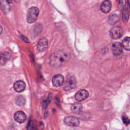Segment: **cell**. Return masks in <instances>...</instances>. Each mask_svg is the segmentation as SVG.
Returning a JSON list of instances; mask_svg holds the SVG:
<instances>
[{"label":"cell","mask_w":130,"mask_h":130,"mask_svg":"<svg viewBox=\"0 0 130 130\" xmlns=\"http://www.w3.org/2000/svg\"><path fill=\"white\" fill-rule=\"evenodd\" d=\"M14 119L18 123H23L26 120V116L25 114L22 111L16 112L14 116Z\"/></svg>","instance_id":"10"},{"label":"cell","mask_w":130,"mask_h":130,"mask_svg":"<svg viewBox=\"0 0 130 130\" xmlns=\"http://www.w3.org/2000/svg\"><path fill=\"white\" fill-rule=\"evenodd\" d=\"M7 1V2L8 3H12V0H6Z\"/></svg>","instance_id":"22"},{"label":"cell","mask_w":130,"mask_h":130,"mask_svg":"<svg viewBox=\"0 0 130 130\" xmlns=\"http://www.w3.org/2000/svg\"><path fill=\"white\" fill-rule=\"evenodd\" d=\"M64 79L63 76L61 74H57L53 76L52 79L53 85L55 87H59L64 83Z\"/></svg>","instance_id":"6"},{"label":"cell","mask_w":130,"mask_h":130,"mask_svg":"<svg viewBox=\"0 0 130 130\" xmlns=\"http://www.w3.org/2000/svg\"><path fill=\"white\" fill-rule=\"evenodd\" d=\"M64 123L69 126L76 127L79 125V120L74 116H67L64 119Z\"/></svg>","instance_id":"5"},{"label":"cell","mask_w":130,"mask_h":130,"mask_svg":"<svg viewBox=\"0 0 130 130\" xmlns=\"http://www.w3.org/2000/svg\"><path fill=\"white\" fill-rule=\"evenodd\" d=\"M2 31H3V28H2V26H1V25H0V34H2Z\"/></svg>","instance_id":"21"},{"label":"cell","mask_w":130,"mask_h":130,"mask_svg":"<svg viewBox=\"0 0 130 130\" xmlns=\"http://www.w3.org/2000/svg\"><path fill=\"white\" fill-rule=\"evenodd\" d=\"M39 11L38 8L36 7H32L30 8L27 14V21L29 23H32L35 22L37 19Z\"/></svg>","instance_id":"3"},{"label":"cell","mask_w":130,"mask_h":130,"mask_svg":"<svg viewBox=\"0 0 130 130\" xmlns=\"http://www.w3.org/2000/svg\"><path fill=\"white\" fill-rule=\"evenodd\" d=\"M72 112L75 114H79L82 110V104L79 102L73 104L71 106Z\"/></svg>","instance_id":"13"},{"label":"cell","mask_w":130,"mask_h":130,"mask_svg":"<svg viewBox=\"0 0 130 130\" xmlns=\"http://www.w3.org/2000/svg\"><path fill=\"white\" fill-rule=\"evenodd\" d=\"M125 0H119V7L123 9L124 8H125Z\"/></svg>","instance_id":"19"},{"label":"cell","mask_w":130,"mask_h":130,"mask_svg":"<svg viewBox=\"0 0 130 130\" xmlns=\"http://www.w3.org/2000/svg\"><path fill=\"white\" fill-rule=\"evenodd\" d=\"M8 59V57L6 54L0 53V65H4Z\"/></svg>","instance_id":"18"},{"label":"cell","mask_w":130,"mask_h":130,"mask_svg":"<svg viewBox=\"0 0 130 130\" xmlns=\"http://www.w3.org/2000/svg\"><path fill=\"white\" fill-rule=\"evenodd\" d=\"M112 51L115 55H120L122 51V45L119 42L114 43L112 45Z\"/></svg>","instance_id":"11"},{"label":"cell","mask_w":130,"mask_h":130,"mask_svg":"<svg viewBox=\"0 0 130 130\" xmlns=\"http://www.w3.org/2000/svg\"><path fill=\"white\" fill-rule=\"evenodd\" d=\"M25 88V84L22 81H17L14 84V89L17 92H21L23 91Z\"/></svg>","instance_id":"12"},{"label":"cell","mask_w":130,"mask_h":130,"mask_svg":"<svg viewBox=\"0 0 130 130\" xmlns=\"http://www.w3.org/2000/svg\"><path fill=\"white\" fill-rule=\"evenodd\" d=\"M88 92L85 89H81L75 94V99L78 102H81L86 99L88 96Z\"/></svg>","instance_id":"8"},{"label":"cell","mask_w":130,"mask_h":130,"mask_svg":"<svg viewBox=\"0 0 130 130\" xmlns=\"http://www.w3.org/2000/svg\"><path fill=\"white\" fill-rule=\"evenodd\" d=\"M122 120H123V121L124 122V123L125 124V125H128L129 123V118L127 117V116H123L122 117Z\"/></svg>","instance_id":"20"},{"label":"cell","mask_w":130,"mask_h":130,"mask_svg":"<svg viewBox=\"0 0 130 130\" xmlns=\"http://www.w3.org/2000/svg\"><path fill=\"white\" fill-rule=\"evenodd\" d=\"M118 21V16L116 14H112L109 17L108 22L111 25H115Z\"/></svg>","instance_id":"14"},{"label":"cell","mask_w":130,"mask_h":130,"mask_svg":"<svg viewBox=\"0 0 130 130\" xmlns=\"http://www.w3.org/2000/svg\"><path fill=\"white\" fill-rule=\"evenodd\" d=\"M122 10V18L124 22H126L129 18L128 11L125 8H124Z\"/></svg>","instance_id":"17"},{"label":"cell","mask_w":130,"mask_h":130,"mask_svg":"<svg viewBox=\"0 0 130 130\" xmlns=\"http://www.w3.org/2000/svg\"><path fill=\"white\" fill-rule=\"evenodd\" d=\"M48 44V40L46 38H43L39 41L37 44V48L40 52L44 51L47 48Z\"/></svg>","instance_id":"7"},{"label":"cell","mask_w":130,"mask_h":130,"mask_svg":"<svg viewBox=\"0 0 130 130\" xmlns=\"http://www.w3.org/2000/svg\"><path fill=\"white\" fill-rule=\"evenodd\" d=\"M15 102L17 105L19 106H22L25 103V99L22 95H18L16 98Z\"/></svg>","instance_id":"16"},{"label":"cell","mask_w":130,"mask_h":130,"mask_svg":"<svg viewBox=\"0 0 130 130\" xmlns=\"http://www.w3.org/2000/svg\"><path fill=\"white\" fill-rule=\"evenodd\" d=\"M129 42H130L129 37H126L123 40L122 42V46L127 51H129L130 49Z\"/></svg>","instance_id":"15"},{"label":"cell","mask_w":130,"mask_h":130,"mask_svg":"<svg viewBox=\"0 0 130 130\" xmlns=\"http://www.w3.org/2000/svg\"><path fill=\"white\" fill-rule=\"evenodd\" d=\"M110 35L111 38L114 39H119L123 35V30L120 27H114L110 30Z\"/></svg>","instance_id":"4"},{"label":"cell","mask_w":130,"mask_h":130,"mask_svg":"<svg viewBox=\"0 0 130 130\" xmlns=\"http://www.w3.org/2000/svg\"><path fill=\"white\" fill-rule=\"evenodd\" d=\"M77 80L75 76L71 74H69L66 78L63 89L66 91H68L76 87Z\"/></svg>","instance_id":"2"},{"label":"cell","mask_w":130,"mask_h":130,"mask_svg":"<svg viewBox=\"0 0 130 130\" xmlns=\"http://www.w3.org/2000/svg\"><path fill=\"white\" fill-rule=\"evenodd\" d=\"M111 7L112 4L111 1L109 0H105L101 4L100 9L103 13L106 14L110 11Z\"/></svg>","instance_id":"9"},{"label":"cell","mask_w":130,"mask_h":130,"mask_svg":"<svg viewBox=\"0 0 130 130\" xmlns=\"http://www.w3.org/2000/svg\"><path fill=\"white\" fill-rule=\"evenodd\" d=\"M70 58V53L63 50H59L51 55L49 59L50 64L53 67L59 68L65 65Z\"/></svg>","instance_id":"1"}]
</instances>
